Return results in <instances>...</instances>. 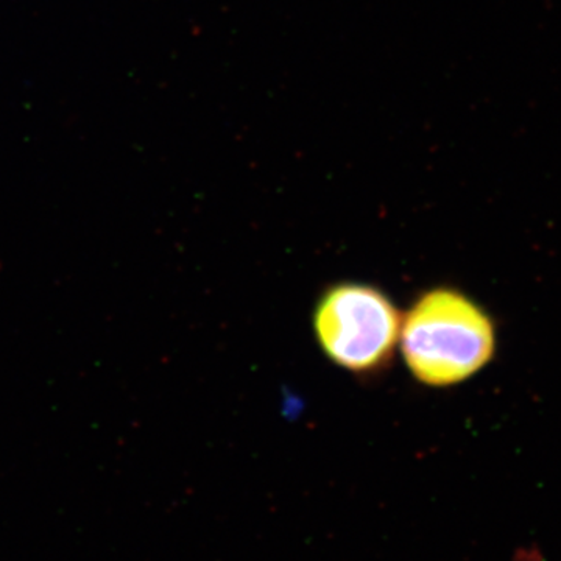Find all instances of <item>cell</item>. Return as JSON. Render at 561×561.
Listing matches in <instances>:
<instances>
[{
  "label": "cell",
  "mask_w": 561,
  "mask_h": 561,
  "mask_svg": "<svg viewBox=\"0 0 561 561\" xmlns=\"http://www.w3.org/2000/svg\"><path fill=\"white\" fill-rule=\"evenodd\" d=\"M497 343L494 317L457 287L421 291L402 313V359L413 378L432 389L470 381L494 360Z\"/></svg>",
  "instance_id": "cell-1"
},
{
  "label": "cell",
  "mask_w": 561,
  "mask_h": 561,
  "mask_svg": "<svg viewBox=\"0 0 561 561\" xmlns=\"http://www.w3.org/2000/svg\"><path fill=\"white\" fill-rule=\"evenodd\" d=\"M402 313L375 286L342 283L321 295L313 331L324 356L354 375L381 370L400 348Z\"/></svg>",
  "instance_id": "cell-2"
}]
</instances>
